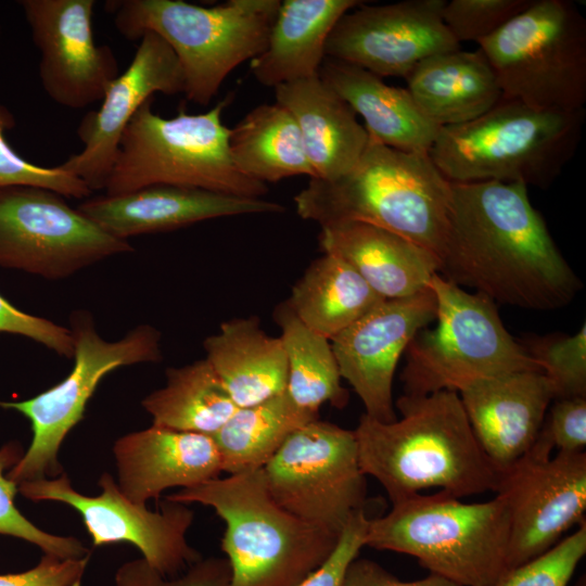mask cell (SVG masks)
Wrapping results in <instances>:
<instances>
[{
	"label": "cell",
	"instance_id": "obj_1",
	"mask_svg": "<svg viewBox=\"0 0 586 586\" xmlns=\"http://www.w3.org/2000/svg\"><path fill=\"white\" fill-rule=\"evenodd\" d=\"M438 275L495 304L553 310L582 284L523 183L451 182Z\"/></svg>",
	"mask_w": 586,
	"mask_h": 586
},
{
	"label": "cell",
	"instance_id": "obj_2",
	"mask_svg": "<svg viewBox=\"0 0 586 586\" xmlns=\"http://www.w3.org/2000/svg\"><path fill=\"white\" fill-rule=\"evenodd\" d=\"M402 415L380 422L364 413L354 434L360 469L396 504L432 487L461 498L495 492L499 472L476 441L459 394L400 396Z\"/></svg>",
	"mask_w": 586,
	"mask_h": 586
},
{
	"label": "cell",
	"instance_id": "obj_3",
	"mask_svg": "<svg viewBox=\"0 0 586 586\" xmlns=\"http://www.w3.org/2000/svg\"><path fill=\"white\" fill-rule=\"evenodd\" d=\"M297 214L320 226L369 224L442 254L451 182L426 153L386 146L369 137L357 164L333 179L310 178L294 198Z\"/></svg>",
	"mask_w": 586,
	"mask_h": 586
},
{
	"label": "cell",
	"instance_id": "obj_4",
	"mask_svg": "<svg viewBox=\"0 0 586 586\" xmlns=\"http://www.w3.org/2000/svg\"><path fill=\"white\" fill-rule=\"evenodd\" d=\"M166 500L208 506L225 521L221 550L230 586H297L329 559L340 538L278 505L262 469L218 476Z\"/></svg>",
	"mask_w": 586,
	"mask_h": 586
},
{
	"label": "cell",
	"instance_id": "obj_5",
	"mask_svg": "<svg viewBox=\"0 0 586 586\" xmlns=\"http://www.w3.org/2000/svg\"><path fill=\"white\" fill-rule=\"evenodd\" d=\"M584 122L585 109L538 110L501 98L471 122L441 127L429 156L450 182L547 189L574 156Z\"/></svg>",
	"mask_w": 586,
	"mask_h": 586
},
{
	"label": "cell",
	"instance_id": "obj_6",
	"mask_svg": "<svg viewBox=\"0 0 586 586\" xmlns=\"http://www.w3.org/2000/svg\"><path fill=\"white\" fill-rule=\"evenodd\" d=\"M279 0H229L202 7L182 0H110L105 10L127 40L145 33L164 39L176 54L186 98L207 105L226 77L266 48Z\"/></svg>",
	"mask_w": 586,
	"mask_h": 586
},
{
	"label": "cell",
	"instance_id": "obj_7",
	"mask_svg": "<svg viewBox=\"0 0 586 586\" xmlns=\"http://www.w3.org/2000/svg\"><path fill=\"white\" fill-rule=\"evenodd\" d=\"M420 493L369 519L366 546L416 558L459 586H489L507 571L509 513L504 499L464 504Z\"/></svg>",
	"mask_w": 586,
	"mask_h": 586
},
{
	"label": "cell",
	"instance_id": "obj_8",
	"mask_svg": "<svg viewBox=\"0 0 586 586\" xmlns=\"http://www.w3.org/2000/svg\"><path fill=\"white\" fill-rule=\"evenodd\" d=\"M145 101L127 125L105 194L118 195L151 184L199 188L237 196L258 198L267 186L242 175L229 153L230 129L221 122L229 99L205 113L180 110L164 118Z\"/></svg>",
	"mask_w": 586,
	"mask_h": 586
},
{
	"label": "cell",
	"instance_id": "obj_9",
	"mask_svg": "<svg viewBox=\"0 0 586 586\" xmlns=\"http://www.w3.org/2000/svg\"><path fill=\"white\" fill-rule=\"evenodd\" d=\"M428 285L435 295L437 323L417 332L405 351L404 395L460 393L492 377L542 371L507 331L492 300L469 293L438 273Z\"/></svg>",
	"mask_w": 586,
	"mask_h": 586
},
{
	"label": "cell",
	"instance_id": "obj_10",
	"mask_svg": "<svg viewBox=\"0 0 586 586\" xmlns=\"http://www.w3.org/2000/svg\"><path fill=\"white\" fill-rule=\"evenodd\" d=\"M504 99L572 112L586 103V20L570 0H532L477 42Z\"/></svg>",
	"mask_w": 586,
	"mask_h": 586
},
{
	"label": "cell",
	"instance_id": "obj_11",
	"mask_svg": "<svg viewBox=\"0 0 586 586\" xmlns=\"http://www.w3.org/2000/svg\"><path fill=\"white\" fill-rule=\"evenodd\" d=\"M69 330L74 341V367L69 374L29 399L0 400V407L17 410L31 423L30 446L7 473L17 486L64 472L58 457L60 446L82 420L87 403L102 378L119 367L160 362L163 358L161 333L150 324L132 328L118 341H106L99 335L91 313L79 309L71 314Z\"/></svg>",
	"mask_w": 586,
	"mask_h": 586
},
{
	"label": "cell",
	"instance_id": "obj_12",
	"mask_svg": "<svg viewBox=\"0 0 586 586\" xmlns=\"http://www.w3.org/2000/svg\"><path fill=\"white\" fill-rule=\"evenodd\" d=\"M270 495L295 517L337 536L366 510L354 431L319 419L294 431L262 468Z\"/></svg>",
	"mask_w": 586,
	"mask_h": 586
},
{
	"label": "cell",
	"instance_id": "obj_13",
	"mask_svg": "<svg viewBox=\"0 0 586 586\" xmlns=\"http://www.w3.org/2000/svg\"><path fill=\"white\" fill-rule=\"evenodd\" d=\"M133 252L73 208L65 196L33 186L0 187V266L48 280Z\"/></svg>",
	"mask_w": 586,
	"mask_h": 586
},
{
	"label": "cell",
	"instance_id": "obj_14",
	"mask_svg": "<svg viewBox=\"0 0 586 586\" xmlns=\"http://www.w3.org/2000/svg\"><path fill=\"white\" fill-rule=\"evenodd\" d=\"M101 493L87 496L73 488L66 473L18 484L17 491L33 501L66 504L81 515L94 547L126 542L166 577H175L201 558L187 542L193 512L184 504L166 500L157 511L128 499L110 473L99 479Z\"/></svg>",
	"mask_w": 586,
	"mask_h": 586
},
{
	"label": "cell",
	"instance_id": "obj_15",
	"mask_svg": "<svg viewBox=\"0 0 586 586\" xmlns=\"http://www.w3.org/2000/svg\"><path fill=\"white\" fill-rule=\"evenodd\" d=\"M496 495L509 513L507 571L544 553L586 522V451L532 448L500 473Z\"/></svg>",
	"mask_w": 586,
	"mask_h": 586
},
{
	"label": "cell",
	"instance_id": "obj_16",
	"mask_svg": "<svg viewBox=\"0 0 586 586\" xmlns=\"http://www.w3.org/2000/svg\"><path fill=\"white\" fill-rule=\"evenodd\" d=\"M445 2H362L336 22L326 42V58L357 65L381 78H405L422 60L461 48L443 21Z\"/></svg>",
	"mask_w": 586,
	"mask_h": 586
},
{
	"label": "cell",
	"instance_id": "obj_17",
	"mask_svg": "<svg viewBox=\"0 0 586 586\" xmlns=\"http://www.w3.org/2000/svg\"><path fill=\"white\" fill-rule=\"evenodd\" d=\"M20 7L40 52L39 78L59 105L80 110L101 101L119 73L109 46L97 44L94 0H21Z\"/></svg>",
	"mask_w": 586,
	"mask_h": 586
},
{
	"label": "cell",
	"instance_id": "obj_18",
	"mask_svg": "<svg viewBox=\"0 0 586 586\" xmlns=\"http://www.w3.org/2000/svg\"><path fill=\"white\" fill-rule=\"evenodd\" d=\"M436 318L429 288L411 296L381 302L330 342L340 374L354 388L365 413L380 422L397 419L393 379L412 337Z\"/></svg>",
	"mask_w": 586,
	"mask_h": 586
},
{
	"label": "cell",
	"instance_id": "obj_19",
	"mask_svg": "<svg viewBox=\"0 0 586 586\" xmlns=\"http://www.w3.org/2000/svg\"><path fill=\"white\" fill-rule=\"evenodd\" d=\"M183 91V73L171 48L156 34H143L127 69L107 87L100 109L80 120L77 136L82 150L59 166L91 191L104 189L122 136L136 112L156 92Z\"/></svg>",
	"mask_w": 586,
	"mask_h": 586
},
{
	"label": "cell",
	"instance_id": "obj_20",
	"mask_svg": "<svg viewBox=\"0 0 586 586\" xmlns=\"http://www.w3.org/2000/svg\"><path fill=\"white\" fill-rule=\"evenodd\" d=\"M76 208L122 240L173 231L218 217L285 211L279 203L258 198L162 183L118 195L89 196Z\"/></svg>",
	"mask_w": 586,
	"mask_h": 586
},
{
	"label": "cell",
	"instance_id": "obj_21",
	"mask_svg": "<svg viewBox=\"0 0 586 586\" xmlns=\"http://www.w3.org/2000/svg\"><path fill=\"white\" fill-rule=\"evenodd\" d=\"M458 394L476 441L499 474L532 448L556 397L542 371L492 377Z\"/></svg>",
	"mask_w": 586,
	"mask_h": 586
},
{
	"label": "cell",
	"instance_id": "obj_22",
	"mask_svg": "<svg viewBox=\"0 0 586 586\" xmlns=\"http://www.w3.org/2000/svg\"><path fill=\"white\" fill-rule=\"evenodd\" d=\"M113 454L120 492L140 505L158 498L167 488H190L222 472L211 435L154 424L119 437Z\"/></svg>",
	"mask_w": 586,
	"mask_h": 586
},
{
	"label": "cell",
	"instance_id": "obj_23",
	"mask_svg": "<svg viewBox=\"0 0 586 586\" xmlns=\"http://www.w3.org/2000/svg\"><path fill=\"white\" fill-rule=\"evenodd\" d=\"M319 243L326 254L349 264L385 300L419 293L438 273L440 259L434 253L369 224L321 226Z\"/></svg>",
	"mask_w": 586,
	"mask_h": 586
},
{
	"label": "cell",
	"instance_id": "obj_24",
	"mask_svg": "<svg viewBox=\"0 0 586 586\" xmlns=\"http://www.w3.org/2000/svg\"><path fill=\"white\" fill-rule=\"evenodd\" d=\"M275 97L295 119L316 178L333 180L353 169L369 135L352 107L319 76L280 85Z\"/></svg>",
	"mask_w": 586,
	"mask_h": 586
},
{
	"label": "cell",
	"instance_id": "obj_25",
	"mask_svg": "<svg viewBox=\"0 0 586 586\" xmlns=\"http://www.w3.org/2000/svg\"><path fill=\"white\" fill-rule=\"evenodd\" d=\"M318 76L364 118L369 137L396 150L429 154L441 127L428 118L407 89L330 58L323 60Z\"/></svg>",
	"mask_w": 586,
	"mask_h": 586
},
{
	"label": "cell",
	"instance_id": "obj_26",
	"mask_svg": "<svg viewBox=\"0 0 586 586\" xmlns=\"http://www.w3.org/2000/svg\"><path fill=\"white\" fill-rule=\"evenodd\" d=\"M405 79L420 110L438 127L471 122L502 98L497 76L479 48L431 55Z\"/></svg>",
	"mask_w": 586,
	"mask_h": 586
},
{
	"label": "cell",
	"instance_id": "obj_27",
	"mask_svg": "<svg viewBox=\"0 0 586 586\" xmlns=\"http://www.w3.org/2000/svg\"><path fill=\"white\" fill-rule=\"evenodd\" d=\"M357 0H284L265 50L251 60L255 79L267 87L318 76L326 42L336 22Z\"/></svg>",
	"mask_w": 586,
	"mask_h": 586
},
{
	"label": "cell",
	"instance_id": "obj_28",
	"mask_svg": "<svg viewBox=\"0 0 586 586\" xmlns=\"http://www.w3.org/2000/svg\"><path fill=\"white\" fill-rule=\"evenodd\" d=\"M206 359L238 408L281 394L288 359L280 337L268 335L258 317L233 318L205 339Z\"/></svg>",
	"mask_w": 586,
	"mask_h": 586
},
{
	"label": "cell",
	"instance_id": "obj_29",
	"mask_svg": "<svg viewBox=\"0 0 586 586\" xmlns=\"http://www.w3.org/2000/svg\"><path fill=\"white\" fill-rule=\"evenodd\" d=\"M384 300L349 264L324 253L296 281L286 302L307 328L331 340Z\"/></svg>",
	"mask_w": 586,
	"mask_h": 586
},
{
	"label": "cell",
	"instance_id": "obj_30",
	"mask_svg": "<svg viewBox=\"0 0 586 586\" xmlns=\"http://www.w3.org/2000/svg\"><path fill=\"white\" fill-rule=\"evenodd\" d=\"M228 145L235 168L265 184L300 175L316 178L295 119L277 102L250 111L230 129Z\"/></svg>",
	"mask_w": 586,
	"mask_h": 586
},
{
	"label": "cell",
	"instance_id": "obj_31",
	"mask_svg": "<svg viewBox=\"0 0 586 586\" xmlns=\"http://www.w3.org/2000/svg\"><path fill=\"white\" fill-rule=\"evenodd\" d=\"M317 419L319 413L297 406L286 391L259 404L238 408L212 435L221 471L238 474L264 468L294 431Z\"/></svg>",
	"mask_w": 586,
	"mask_h": 586
},
{
	"label": "cell",
	"instance_id": "obj_32",
	"mask_svg": "<svg viewBox=\"0 0 586 586\" xmlns=\"http://www.w3.org/2000/svg\"><path fill=\"white\" fill-rule=\"evenodd\" d=\"M141 404L154 425L211 436L238 409L206 358L167 368L166 384Z\"/></svg>",
	"mask_w": 586,
	"mask_h": 586
},
{
	"label": "cell",
	"instance_id": "obj_33",
	"mask_svg": "<svg viewBox=\"0 0 586 586\" xmlns=\"http://www.w3.org/2000/svg\"><path fill=\"white\" fill-rule=\"evenodd\" d=\"M273 318L288 359L285 391L290 397L301 408L317 413L324 403L344 408L348 392L341 384L330 340L307 328L286 301L276 307Z\"/></svg>",
	"mask_w": 586,
	"mask_h": 586
},
{
	"label": "cell",
	"instance_id": "obj_34",
	"mask_svg": "<svg viewBox=\"0 0 586 586\" xmlns=\"http://www.w3.org/2000/svg\"><path fill=\"white\" fill-rule=\"evenodd\" d=\"M22 447L16 442L5 444L0 449V534L14 536L39 547L44 555L60 559H80L89 550L73 536H59L47 533L33 524L16 508L14 497L17 485L4 471L14 467L23 456Z\"/></svg>",
	"mask_w": 586,
	"mask_h": 586
},
{
	"label": "cell",
	"instance_id": "obj_35",
	"mask_svg": "<svg viewBox=\"0 0 586 586\" xmlns=\"http://www.w3.org/2000/svg\"><path fill=\"white\" fill-rule=\"evenodd\" d=\"M549 379L556 398L586 397V326L572 335H545L524 346Z\"/></svg>",
	"mask_w": 586,
	"mask_h": 586
},
{
	"label": "cell",
	"instance_id": "obj_36",
	"mask_svg": "<svg viewBox=\"0 0 586 586\" xmlns=\"http://www.w3.org/2000/svg\"><path fill=\"white\" fill-rule=\"evenodd\" d=\"M14 126V115L0 104V187L33 186L52 190L65 198L90 196V188L69 171L60 166L43 167L22 157L5 137V132Z\"/></svg>",
	"mask_w": 586,
	"mask_h": 586
},
{
	"label": "cell",
	"instance_id": "obj_37",
	"mask_svg": "<svg viewBox=\"0 0 586 586\" xmlns=\"http://www.w3.org/2000/svg\"><path fill=\"white\" fill-rule=\"evenodd\" d=\"M586 555V522L544 553L506 571L489 586H568Z\"/></svg>",
	"mask_w": 586,
	"mask_h": 586
},
{
	"label": "cell",
	"instance_id": "obj_38",
	"mask_svg": "<svg viewBox=\"0 0 586 586\" xmlns=\"http://www.w3.org/2000/svg\"><path fill=\"white\" fill-rule=\"evenodd\" d=\"M531 2L532 0H451L445 2L442 17L459 43H477L525 10Z\"/></svg>",
	"mask_w": 586,
	"mask_h": 586
},
{
	"label": "cell",
	"instance_id": "obj_39",
	"mask_svg": "<svg viewBox=\"0 0 586 586\" xmlns=\"http://www.w3.org/2000/svg\"><path fill=\"white\" fill-rule=\"evenodd\" d=\"M115 586H230L227 558L209 557L193 563L187 572L168 578L143 558L123 563L115 573Z\"/></svg>",
	"mask_w": 586,
	"mask_h": 586
},
{
	"label": "cell",
	"instance_id": "obj_40",
	"mask_svg": "<svg viewBox=\"0 0 586 586\" xmlns=\"http://www.w3.org/2000/svg\"><path fill=\"white\" fill-rule=\"evenodd\" d=\"M552 402L538 438L558 451H585L586 397L556 398Z\"/></svg>",
	"mask_w": 586,
	"mask_h": 586
},
{
	"label": "cell",
	"instance_id": "obj_41",
	"mask_svg": "<svg viewBox=\"0 0 586 586\" xmlns=\"http://www.w3.org/2000/svg\"><path fill=\"white\" fill-rule=\"evenodd\" d=\"M0 332L26 336L60 356L73 358L74 341L69 328L43 317L27 314L0 295Z\"/></svg>",
	"mask_w": 586,
	"mask_h": 586
},
{
	"label": "cell",
	"instance_id": "obj_42",
	"mask_svg": "<svg viewBox=\"0 0 586 586\" xmlns=\"http://www.w3.org/2000/svg\"><path fill=\"white\" fill-rule=\"evenodd\" d=\"M368 522L366 510L354 513L329 559L297 586H342L348 565L366 546Z\"/></svg>",
	"mask_w": 586,
	"mask_h": 586
},
{
	"label": "cell",
	"instance_id": "obj_43",
	"mask_svg": "<svg viewBox=\"0 0 586 586\" xmlns=\"http://www.w3.org/2000/svg\"><path fill=\"white\" fill-rule=\"evenodd\" d=\"M89 558L60 559L43 553L27 571L0 574V586H81Z\"/></svg>",
	"mask_w": 586,
	"mask_h": 586
},
{
	"label": "cell",
	"instance_id": "obj_44",
	"mask_svg": "<svg viewBox=\"0 0 586 586\" xmlns=\"http://www.w3.org/2000/svg\"><path fill=\"white\" fill-rule=\"evenodd\" d=\"M342 586H459L440 575L430 573L416 581H402L378 562L355 559L348 565Z\"/></svg>",
	"mask_w": 586,
	"mask_h": 586
},
{
	"label": "cell",
	"instance_id": "obj_45",
	"mask_svg": "<svg viewBox=\"0 0 586 586\" xmlns=\"http://www.w3.org/2000/svg\"><path fill=\"white\" fill-rule=\"evenodd\" d=\"M575 586H586V579H585V575H583L576 583Z\"/></svg>",
	"mask_w": 586,
	"mask_h": 586
},
{
	"label": "cell",
	"instance_id": "obj_46",
	"mask_svg": "<svg viewBox=\"0 0 586 586\" xmlns=\"http://www.w3.org/2000/svg\"><path fill=\"white\" fill-rule=\"evenodd\" d=\"M1 31H2V30H1V26H0V37H1Z\"/></svg>",
	"mask_w": 586,
	"mask_h": 586
}]
</instances>
